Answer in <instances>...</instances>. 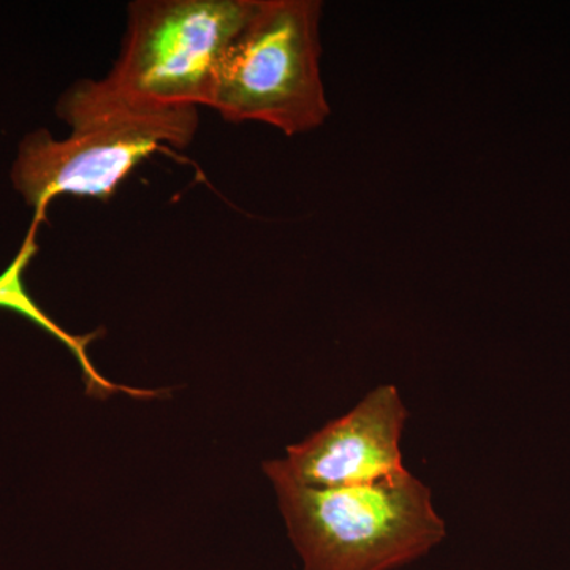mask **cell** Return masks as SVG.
Returning <instances> with one entry per match:
<instances>
[{"label":"cell","instance_id":"6da1fadb","mask_svg":"<svg viewBox=\"0 0 570 570\" xmlns=\"http://www.w3.org/2000/svg\"><path fill=\"white\" fill-rule=\"evenodd\" d=\"M58 115L69 124L66 140L29 135L13 167L14 187L37 216L61 195L108 198L138 164L163 146L193 141L197 108L142 102L107 80L78 82L63 94Z\"/></svg>","mask_w":570,"mask_h":570},{"label":"cell","instance_id":"7a4b0ae2","mask_svg":"<svg viewBox=\"0 0 570 570\" xmlns=\"http://www.w3.org/2000/svg\"><path fill=\"white\" fill-rule=\"evenodd\" d=\"M264 469L305 570H393L445 538L431 490L407 469L340 489L299 485L269 463Z\"/></svg>","mask_w":570,"mask_h":570},{"label":"cell","instance_id":"3957f363","mask_svg":"<svg viewBox=\"0 0 570 570\" xmlns=\"http://www.w3.org/2000/svg\"><path fill=\"white\" fill-rule=\"evenodd\" d=\"M321 13L316 0H258L220 63L208 107L227 121L268 124L288 137L321 127L330 116Z\"/></svg>","mask_w":570,"mask_h":570},{"label":"cell","instance_id":"277c9868","mask_svg":"<svg viewBox=\"0 0 570 570\" xmlns=\"http://www.w3.org/2000/svg\"><path fill=\"white\" fill-rule=\"evenodd\" d=\"M258 0L130 3L121 55L105 80L142 102L208 107L225 55Z\"/></svg>","mask_w":570,"mask_h":570},{"label":"cell","instance_id":"5b68a950","mask_svg":"<svg viewBox=\"0 0 570 570\" xmlns=\"http://www.w3.org/2000/svg\"><path fill=\"white\" fill-rule=\"evenodd\" d=\"M407 411L395 385L367 393L351 412L287 449L269 466L299 485L340 489L404 471L400 439Z\"/></svg>","mask_w":570,"mask_h":570},{"label":"cell","instance_id":"8992f818","mask_svg":"<svg viewBox=\"0 0 570 570\" xmlns=\"http://www.w3.org/2000/svg\"><path fill=\"white\" fill-rule=\"evenodd\" d=\"M33 247L36 246L31 245V238H29L28 243H26V249H22V253L18 255L17 261H14V264L11 265L2 276H0V307H7V309L14 311V313L32 318V321L36 322L37 325H40L41 328L48 330V332L52 333V335L58 337V340L66 343L70 351L77 355L78 362H80L82 376H85L86 382V392H88V395L102 397V400L112 395V393L118 392L127 393V395L135 397H145V400L163 396V390L122 387V385L112 384V382L100 376V374L94 370V366L91 365V362H89L88 355H86L85 351L92 336L73 337L67 335L63 330L59 328V326L56 325L55 322H52L51 318L32 302L31 296L26 294L21 276L22 269H24L26 264H28L29 258H31Z\"/></svg>","mask_w":570,"mask_h":570}]
</instances>
